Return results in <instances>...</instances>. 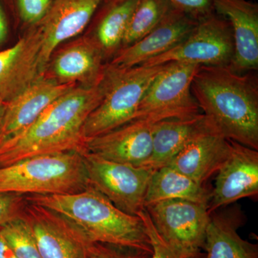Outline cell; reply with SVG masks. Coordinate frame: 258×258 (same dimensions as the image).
<instances>
[{
    "label": "cell",
    "mask_w": 258,
    "mask_h": 258,
    "mask_svg": "<svg viewBox=\"0 0 258 258\" xmlns=\"http://www.w3.org/2000/svg\"><path fill=\"white\" fill-rule=\"evenodd\" d=\"M103 0H53L37 27L42 38L40 68L42 76L61 44L77 36L86 28Z\"/></svg>",
    "instance_id": "4fadbf2b"
},
{
    "label": "cell",
    "mask_w": 258,
    "mask_h": 258,
    "mask_svg": "<svg viewBox=\"0 0 258 258\" xmlns=\"http://www.w3.org/2000/svg\"><path fill=\"white\" fill-rule=\"evenodd\" d=\"M228 157L217 172L210 214L242 198L258 195V152L230 141Z\"/></svg>",
    "instance_id": "7c38bea8"
},
{
    "label": "cell",
    "mask_w": 258,
    "mask_h": 258,
    "mask_svg": "<svg viewBox=\"0 0 258 258\" xmlns=\"http://www.w3.org/2000/svg\"><path fill=\"white\" fill-rule=\"evenodd\" d=\"M104 90L103 75L98 84L76 86L64 93L26 130L0 144V167L35 156L83 152V126Z\"/></svg>",
    "instance_id": "6da1fadb"
},
{
    "label": "cell",
    "mask_w": 258,
    "mask_h": 258,
    "mask_svg": "<svg viewBox=\"0 0 258 258\" xmlns=\"http://www.w3.org/2000/svg\"><path fill=\"white\" fill-rule=\"evenodd\" d=\"M75 86L42 76L18 96L5 102L0 118V144L26 130L47 107Z\"/></svg>",
    "instance_id": "e0dca14e"
},
{
    "label": "cell",
    "mask_w": 258,
    "mask_h": 258,
    "mask_svg": "<svg viewBox=\"0 0 258 258\" xmlns=\"http://www.w3.org/2000/svg\"><path fill=\"white\" fill-rule=\"evenodd\" d=\"M5 102L0 99V118H1L2 114H3V109H4Z\"/></svg>",
    "instance_id": "d6a6232c"
},
{
    "label": "cell",
    "mask_w": 258,
    "mask_h": 258,
    "mask_svg": "<svg viewBox=\"0 0 258 258\" xmlns=\"http://www.w3.org/2000/svg\"><path fill=\"white\" fill-rule=\"evenodd\" d=\"M154 122L137 119L85 140L83 152L120 164L146 167L152 154Z\"/></svg>",
    "instance_id": "8fae6325"
},
{
    "label": "cell",
    "mask_w": 258,
    "mask_h": 258,
    "mask_svg": "<svg viewBox=\"0 0 258 258\" xmlns=\"http://www.w3.org/2000/svg\"><path fill=\"white\" fill-rule=\"evenodd\" d=\"M212 189L169 166L156 169L148 186L144 206L169 200L193 202L209 207Z\"/></svg>",
    "instance_id": "7402d4cb"
},
{
    "label": "cell",
    "mask_w": 258,
    "mask_h": 258,
    "mask_svg": "<svg viewBox=\"0 0 258 258\" xmlns=\"http://www.w3.org/2000/svg\"><path fill=\"white\" fill-rule=\"evenodd\" d=\"M28 201L26 196L15 193H0V227L21 218Z\"/></svg>",
    "instance_id": "83f0119b"
},
{
    "label": "cell",
    "mask_w": 258,
    "mask_h": 258,
    "mask_svg": "<svg viewBox=\"0 0 258 258\" xmlns=\"http://www.w3.org/2000/svg\"><path fill=\"white\" fill-rule=\"evenodd\" d=\"M173 8L196 20L215 13L214 0H168Z\"/></svg>",
    "instance_id": "f546056e"
},
{
    "label": "cell",
    "mask_w": 258,
    "mask_h": 258,
    "mask_svg": "<svg viewBox=\"0 0 258 258\" xmlns=\"http://www.w3.org/2000/svg\"><path fill=\"white\" fill-rule=\"evenodd\" d=\"M173 8L168 0H139L127 27L121 48L147 35Z\"/></svg>",
    "instance_id": "cb8c5ba5"
},
{
    "label": "cell",
    "mask_w": 258,
    "mask_h": 258,
    "mask_svg": "<svg viewBox=\"0 0 258 258\" xmlns=\"http://www.w3.org/2000/svg\"><path fill=\"white\" fill-rule=\"evenodd\" d=\"M26 200L59 214L91 242L114 244L152 253L143 220L121 211L91 186L67 195H29Z\"/></svg>",
    "instance_id": "3957f363"
},
{
    "label": "cell",
    "mask_w": 258,
    "mask_h": 258,
    "mask_svg": "<svg viewBox=\"0 0 258 258\" xmlns=\"http://www.w3.org/2000/svg\"><path fill=\"white\" fill-rule=\"evenodd\" d=\"M230 151V140L206 117L203 126L167 166L189 176L198 184H205L221 167Z\"/></svg>",
    "instance_id": "2e32d148"
},
{
    "label": "cell",
    "mask_w": 258,
    "mask_h": 258,
    "mask_svg": "<svg viewBox=\"0 0 258 258\" xmlns=\"http://www.w3.org/2000/svg\"><path fill=\"white\" fill-rule=\"evenodd\" d=\"M107 62L92 37L71 42L52 56L43 76L60 84L91 86L103 79Z\"/></svg>",
    "instance_id": "5bb4252c"
},
{
    "label": "cell",
    "mask_w": 258,
    "mask_h": 258,
    "mask_svg": "<svg viewBox=\"0 0 258 258\" xmlns=\"http://www.w3.org/2000/svg\"><path fill=\"white\" fill-rule=\"evenodd\" d=\"M145 209L166 242L184 252H203L211 217L208 206L186 200H169Z\"/></svg>",
    "instance_id": "9c48e42d"
},
{
    "label": "cell",
    "mask_w": 258,
    "mask_h": 258,
    "mask_svg": "<svg viewBox=\"0 0 258 258\" xmlns=\"http://www.w3.org/2000/svg\"><path fill=\"white\" fill-rule=\"evenodd\" d=\"M20 15L25 23H40L46 16L53 0H17Z\"/></svg>",
    "instance_id": "f1b7e54d"
},
{
    "label": "cell",
    "mask_w": 258,
    "mask_h": 258,
    "mask_svg": "<svg viewBox=\"0 0 258 258\" xmlns=\"http://www.w3.org/2000/svg\"><path fill=\"white\" fill-rule=\"evenodd\" d=\"M89 186L82 153L35 156L0 167V193L67 195Z\"/></svg>",
    "instance_id": "277c9868"
},
{
    "label": "cell",
    "mask_w": 258,
    "mask_h": 258,
    "mask_svg": "<svg viewBox=\"0 0 258 258\" xmlns=\"http://www.w3.org/2000/svg\"><path fill=\"white\" fill-rule=\"evenodd\" d=\"M233 55L230 24L215 12L198 20L192 31L176 46L142 64L156 66L184 62L200 66H230Z\"/></svg>",
    "instance_id": "52a82bcc"
},
{
    "label": "cell",
    "mask_w": 258,
    "mask_h": 258,
    "mask_svg": "<svg viewBox=\"0 0 258 258\" xmlns=\"http://www.w3.org/2000/svg\"><path fill=\"white\" fill-rule=\"evenodd\" d=\"M198 23V20L173 8L147 35L120 48L107 63L120 69L140 66L176 46L189 35Z\"/></svg>",
    "instance_id": "9a60e30c"
},
{
    "label": "cell",
    "mask_w": 258,
    "mask_h": 258,
    "mask_svg": "<svg viewBox=\"0 0 258 258\" xmlns=\"http://www.w3.org/2000/svg\"><path fill=\"white\" fill-rule=\"evenodd\" d=\"M166 64L120 69L107 63L103 98L86 120L85 140L111 132L133 120L144 93Z\"/></svg>",
    "instance_id": "5b68a950"
},
{
    "label": "cell",
    "mask_w": 258,
    "mask_h": 258,
    "mask_svg": "<svg viewBox=\"0 0 258 258\" xmlns=\"http://www.w3.org/2000/svg\"><path fill=\"white\" fill-rule=\"evenodd\" d=\"M138 216L143 220L150 239L152 247L150 258H205V253L203 252L189 253L179 250L166 242L156 230L146 209L142 210Z\"/></svg>",
    "instance_id": "484cf974"
},
{
    "label": "cell",
    "mask_w": 258,
    "mask_h": 258,
    "mask_svg": "<svg viewBox=\"0 0 258 258\" xmlns=\"http://www.w3.org/2000/svg\"><path fill=\"white\" fill-rule=\"evenodd\" d=\"M89 186L106 197L117 208L137 215L145 209L146 194L154 171L106 160L83 152Z\"/></svg>",
    "instance_id": "ba28073f"
},
{
    "label": "cell",
    "mask_w": 258,
    "mask_h": 258,
    "mask_svg": "<svg viewBox=\"0 0 258 258\" xmlns=\"http://www.w3.org/2000/svg\"><path fill=\"white\" fill-rule=\"evenodd\" d=\"M240 212H214L207 229L205 258H258V246L239 235Z\"/></svg>",
    "instance_id": "ffe728a7"
},
{
    "label": "cell",
    "mask_w": 258,
    "mask_h": 258,
    "mask_svg": "<svg viewBox=\"0 0 258 258\" xmlns=\"http://www.w3.org/2000/svg\"><path fill=\"white\" fill-rule=\"evenodd\" d=\"M42 38L38 28L24 35L13 47L0 52V99L8 102L42 76Z\"/></svg>",
    "instance_id": "ac0fdd59"
},
{
    "label": "cell",
    "mask_w": 258,
    "mask_h": 258,
    "mask_svg": "<svg viewBox=\"0 0 258 258\" xmlns=\"http://www.w3.org/2000/svg\"><path fill=\"white\" fill-rule=\"evenodd\" d=\"M0 234L19 258H42L31 229L23 217L0 227Z\"/></svg>",
    "instance_id": "d4e9b609"
},
{
    "label": "cell",
    "mask_w": 258,
    "mask_h": 258,
    "mask_svg": "<svg viewBox=\"0 0 258 258\" xmlns=\"http://www.w3.org/2000/svg\"><path fill=\"white\" fill-rule=\"evenodd\" d=\"M139 0H112L98 20L92 38L105 60L121 48L129 21Z\"/></svg>",
    "instance_id": "603a6c76"
},
{
    "label": "cell",
    "mask_w": 258,
    "mask_h": 258,
    "mask_svg": "<svg viewBox=\"0 0 258 258\" xmlns=\"http://www.w3.org/2000/svg\"><path fill=\"white\" fill-rule=\"evenodd\" d=\"M214 10L228 20L234 55L230 69L238 74L258 68V5L248 0H214Z\"/></svg>",
    "instance_id": "d6986e66"
},
{
    "label": "cell",
    "mask_w": 258,
    "mask_h": 258,
    "mask_svg": "<svg viewBox=\"0 0 258 258\" xmlns=\"http://www.w3.org/2000/svg\"><path fill=\"white\" fill-rule=\"evenodd\" d=\"M23 218L31 229L42 258H92L91 242L59 214L28 201Z\"/></svg>",
    "instance_id": "30bf717a"
},
{
    "label": "cell",
    "mask_w": 258,
    "mask_h": 258,
    "mask_svg": "<svg viewBox=\"0 0 258 258\" xmlns=\"http://www.w3.org/2000/svg\"><path fill=\"white\" fill-rule=\"evenodd\" d=\"M206 122L200 113L185 119H168L154 123L152 154L146 167L153 170L167 166Z\"/></svg>",
    "instance_id": "44dd1931"
},
{
    "label": "cell",
    "mask_w": 258,
    "mask_h": 258,
    "mask_svg": "<svg viewBox=\"0 0 258 258\" xmlns=\"http://www.w3.org/2000/svg\"><path fill=\"white\" fill-rule=\"evenodd\" d=\"M8 23L4 11L0 5V45L5 41L8 35Z\"/></svg>",
    "instance_id": "1f68e13d"
},
{
    "label": "cell",
    "mask_w": 258,
    "mask_h": 258,
    "mask_svg": "<svg viewBox=\"0 0 258 258\" xmlns=\"http://www.w3.org/2000/svg\"><path fill=\"white\" fill-rule=\"evenodd\" d=\"M89 251L92 258H150L152 255L140 249L100 242H91Z\"/></svg>",
    "instance_id": "4316f807"
},
{
    "label": "cell",
    "mask_w": 258,
    "mask_h": 258,
    "mask_svg": "<svg viewBox=\"0 0 258 258\" xmlns=\"http://www.w3.org/2000/svg\"><path fill=\"white\" fill-rule=\"evenodd\" d=\"M200 66L170 62L144 93L133 120L185 119L201 113L191 85Z\"/></svg>",
    "instance_id": "8992f818"
},
{
    "label": "cell",
    "mask_w": 258,
    "mask_h": 258,
    "mask_svg": "<svg viewBox=\"0 0 258 258\" xmlns=\"http://www.w3.org/2000/svg\"><path fill=\"white\" fill-rule=\"evenodd\" d=\"M191 93L203 114L228 140L258 150V81L255 71L200 66Z\"/></svg>",
    "instance_id": "7a4b0ae2"
},
{
    "label": "cell",
    "mask_w": 258,
    "mask_h": 258,
    "mask_svg": "<svg viewBox=\"0 0 258 258\" xmlns=\"http://www.w3.org/2000/svg\"><path fill=\"white\" fill-rule=\"evenodd\" d=\"M0 258H19L8 241L0 234Z\"/></svg>",
    "instance_id": "4dcf8cb0"
}]
</instances>
